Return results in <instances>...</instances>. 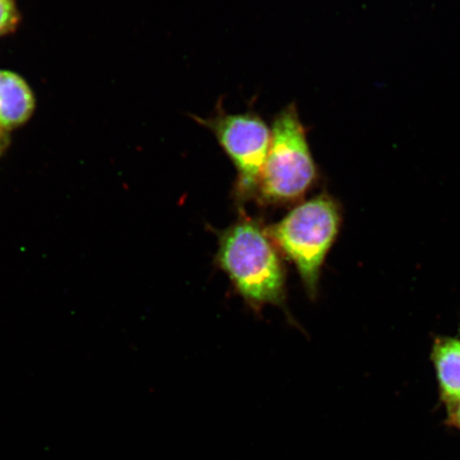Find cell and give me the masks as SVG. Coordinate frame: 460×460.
Here are the masks:
<instances>
[{
    "label": "cell",
    "mask_w": 460,
    "mask_h": 460,
    "mask_svg": "<svg viewBox=\"0 0 460 460\" xmlns=\"http://www.w3.org/2000/svg\"><path fill=\"white\" fill-rule=\"evenodd\" d=\"M433 358L441 393L453 405L460 400V341L442 339L437 341Z\"/></svg>",
    "instance_id": "6"
},
{
    "label": "cell",
    "mask_w": 460,
    "mask_h": 460,
    "mask_svg": "<svg viewBox=\"0 0 460 460\" xmlns=\"http://www.w3.org/2000/svg\"><path fill=\"white\" fill-rule=\"evenodd\" d=\"M33 109L32 92L25 80L13 72L0 71V128L7 130L24 124Z\"/></svg>",
    "instance_id": "5"
},
{
    "label": "cell",
    "mask_w": 460,
    "mask_h": 460,
    "mask_svg": "<svg viewBox=\"0 0 460 460\" xmlns=\"http://www.w3.org/2000/svg\"><path fill=\"white\" fill-rule=\"evenodd\" d=\"M9 146V137L7 130L0 128V154L4 152V149Z\"/></svg>",
    "instance_id": "9"
},
{
    "label": "cell",
    "mask_w": 460,
    "mask_h": 460,
    "mask_svg": "<svg viewBox=\"0 0 460 460\" xmlns=\"http://www.w3.org/2000/svg\"><path fill=\"white\" fill-rule=\"evenodd\" d=\"M17 21L13 0H0V36L15 26Z\"/></svg>",
    "instance_id": "7"
},
{
    "label": "cell",
    "mask_w": 460,
    "mask_h": 460,
    "mask_svg": "<svg viewBox=\"0 0 460 460\" xmlns=\"http://www.w3.org/2000/svg\"><path fill=\"white\" fill-rule=\"evenodd\" d=\"M452 411V421L460 429V400L454 402Z\"/></svg>",
    "instance_id": "8"
},
{
    "label": "cell",
    "mask_w": 460,
    "mask_h": 460,
    "mask_svg": "<svg viewBox=\"0 0 460 460\" xmlns=\"http://www.w3.org/2000/svg\"><path fill=\"white\" fill-rule=\"evenodd\" d=\"M194 119L214 134L237 170L238 199L254 198L271 141V129L267 123L255 112L227 113L223 108L209 118Z\"/></svg>",
    "instance_id": "4"
},
{
    "label": "cell",
    "mask_w": 460,
    "mask_h": 460,
    "mask_svg": "<svg viewBox=\"0 0 460 460\" xmlns=\"http://www.w3.org/2000/svg\"><path fill=\"white\" fill-rule=\"evenodd\" d=\"M217 259L250 306L259 309L284 304V264L267 229L257 221L243 217L226 229L221 235Z\"/></svg>",
    "instance_id": "1"
},
{
    "label": "cell",
    "mask_w": 460,
    "mask_h": 460,
    "mask_svg": "<svg viewBox=\"0 0 460 460\" xmlns=\"http://www.w3.org/2000/svg\"><path fill=\"white\" fill-rule=\"evenodd\" d=\"M318 168L310 151L306 128L295 103L274 119L271 141L254 198L263 205L297 203L314 186Z\"/></svg>",
    "instance_id": "2"
},
{
    "label": "cell",
    "mask_w": 460,
    "mask_h": 460,
    "mask_svg": "<svg viewBox=\"0 0 460 460\" xmlns=\"http://www.w3.org/2000/svg\"><path fill=\"white\" fill-rule=\"evenodd\" d=\"M341 226V207L329 194L321 193L266 228L274 245L295 263L310 297L318 291L322 267Z\"/></svg>",
    "instance_id": "3"
}]
</instances>
